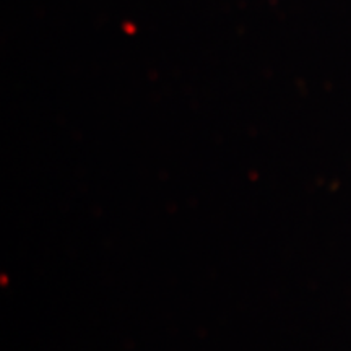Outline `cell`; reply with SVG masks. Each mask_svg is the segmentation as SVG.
<instances>
[]
</instances>
